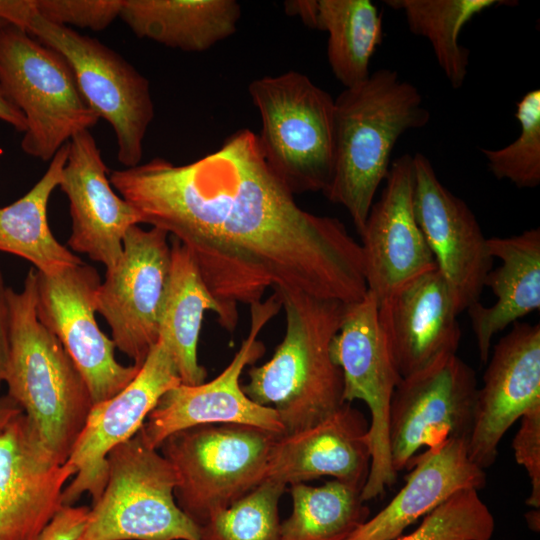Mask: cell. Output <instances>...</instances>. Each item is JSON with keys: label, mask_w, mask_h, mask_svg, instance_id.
<instances>
[{"label": "cell", "mask_w": 540, "mask_h": 540, "mask_svg": "<svg viewBox=\"0 0 540 540\" xmlns=\"http://www.w3.org/2000/svg\"><path fill=\"white\" fill-rule=\"evenodd\" d=\"M343 377L346 403L362 400L369 408L370 470L361 491L367 502L382 496L397 478L388 444L389 407L401 380L381 327L378 301L367 290L358 301L346 304L340 327L330 346Z\"/></svg>", "instance_id": "obj_10"}, {"label": "cell", "mask_w": 540, "mask_h": 540, "mask_svg": "<svg viewBox=\"0 0 540 540\" xmlns=\"http://www.w3.org/2000/svg\"><path fill=\"white\" fill-rule=\"evenodd\" d=\"M410 468L396 496L346 540H394L455 493L479 491L486 484L484 469L470 459L464 439L450 438L425 449L412 460Z\"/></svg>", "instance_id": "obj_23"}, {"label": "cell", "mask_w": 540, "mask_h": 540, "mask_svg": "<svg viewBox=\"0 0 540 540\" xmlns=\"http://www.w3.org/2000/svg\"><path fill=\"white\" fill-rule=\"evenodd\" d=\"M287 14L328 34L327 58L335 78L345 87L365 81L371 58L383 41V20L370 0H294Z\"/></svg>", "instance_id": "obj_27"}, {"label": "cell", "mask_w": 540, "mask_h": 540, "mask_svg": "<svg viewBox=\"0 0 540 540\" xmlns=\"http://www.w3.org/2000/svg\"><path fill=\"white\" fill-rule=\"evenodd\" d=\"M119 17L141 39L185 52H203L237 30L235 0H123Z\"/></svg>", "instance_id": "obj_26"}, {"label": "cell", "mask_w": 540, "mask_h": 540, "mask_svg": "<svg viewBox=\"0 0 540 540\" xmlns=\"http://www.w3.org/2000/svg\"><path fill=\"white\" fill-rule=\"evenodd\" d=\"M5 23H6V22L0 20V26H2V25L5 24Z\"/></svg>", "instance_id": "obj_42"}, {"label": "cell", "mask_w": 540, "mask_h": 540, "mask_svg": "<svg viewBox=\"0 0 540 540\" xmlns=\"http://www.w3.org/2000/svg\"><path fill=\"white\" fill-rule=\"evenodd\" d=\"M379 321L401 376L457 354L461 331L453 294L436 268L378 303Z\"/></svg>", "instance_id": "obj_21"}, {"label": "cell", "mask_w": 540, "mask_h": 540, "mask_svg": "<svg viewBox=\"0 0 540 540\" xmlns=\"http://www.w3.org/2000/svg\"><path fill=\"white\" fill-rule=\"evenodd\" d=\"M488 359L478 388L467 440L470 459L480 468L494 464L508 429L540 404V325L515 322Z\"/></svg>", "instance_id": "obj_19"}, {"label": "cell", "mask_w": 540, "mask_h": 540, "mask_svg": "<svg viewBox=\"0 0 540 540\" xmlns=\"http://www.w3.org/2000/svg\"><path fill=\"white\" fill-rule=\"evenodd\" d=\"M478 490L464 489L423 517L411 533L394 540H490L495 519Z\"/></svg>", "instance_id": "obj_33"}, {"label": "cell", "mask_w": 540, "mask_h": 540, "mask_svg": "<svg viewBox=\"0 0 540 540\" xmlns=\"http://www.w3.org/2000/svg\"><path fill=\"white\" fill-rule=\"evenodd\" d=\"M512 448L516 462L528 474L531 492L526 504L540 508V404L532 407L520 418Z\"/></svg>", "instance_id": "obj_35"}, {"label": "cell", "mask_w": 540, "mask_h": 540, "mask_svg": "<svg viewBox=\"0 0 540 540\" xmlns=\"http://www.w3.org/2000/svg\"><path fill=\"white\" fill-rule=\"evenodd\" d=\"M58 187L69 201L72 232L69 247L113 267L123 251L127 230L141 224L135 209L114 191L109 170L89 130L68 142V156Z\"/></svg>", "instance_id": "obj_20"}, {"label": "cell", "mask_w": 540, "mask_h": 540, "mask_svg": "<svg viewBox=\"0 0 540 540\" xmlns=\"http://www.w3.org/2000/svg\"><path fill=\"white\" fill-rule=\"evenodd\" d=\"M487 247L490 256L501 262L484 282L496 300L491 306L478 301L466 310L483 363L497 333L540 308V229L487 238Z\"/></svg>", "instance_id": "obj_24"}, {"label": "cell", "mask_w": 540, "mask_h": 540, "mask_svg": "<svg viewBox=\"0 0 540 540\" xmlns=\"http://www.w3.org/2000/svg\"><path fill=\"white\" fill-rule=\"evenodd\" d=\"M278 295L286 316L284 338L269 361L248 370L242 389L255 403L273 408L284 434H291L346 403L342 372L330 352L346 303L304 293Z\"/></svg>", "instance_id": "obj_3"}, {"label": "cell", "mask_w": 540, "mask_h": 540, "mask_svg": "<svg viewBox=\"0 0 540 540\" xmlns=\"http://www.w3.org/2000/svg\"><path fill=\"white\" fill-rule=\"evenodd\" d=\"M37 270L21 291L8 288L9 395L60 464L70 457L93 406L89 388L59 339L36 312Z\"/></svg>", "instance_id": "obj_4"}, {"label": "cell", "mask_w": 540, "mask_h": 540, "mask_svg": "<svg viewBox=\"0 0 540 540\" xmlns=\"http://www.w3.org/2000/svg\"><path fill=\"white\" fill-rule=\"evenodd\" d=\"M412 159L416 221L460 314L479 301L494 259L466 202L440 182L424 154Z\"/></svg>", "instance_id": "obj_16"}, {"label": "cell", "mask_w": 540, "mask_h": 540, "mask_svg": "<svg viewBox=\"0 0 540 540\" xmlns=\"http://www.w3.org/2000/svg\"><path fill=\"white\" fill-rule=\"evenodd\" d=\"M525 520L528 528L534 532H538L540 528V511L533 509L525 514Z\"/></svg>", "instance_id": "obj_41"}, {"label": "cell", "mask_w": 540, "mask_h": 540, "mask_svg": "<svg viewBox=\"0 0 540 540\" xmlns=\"http://www.w3.org/2000/svg\"><path fill=\"white\" fill-rule=\"evenodd\" d=\"M23 410L9 395L0 397V428Z\"/></svg>", "instance_id": "obj_40"}, {"label": "cell", "mask_w": 540, "mask_h": 540, "mask_svg": "<svg viewBox=\"0 0 540 540\" xmlns=\"http://www.w3.org/2000/svg\"><path fill=\"white\" fill-rule=\"evenodd\" d=\"M292 512L280 540H346L368 518L361 491L337 480L321 486L291 485Z\"/></svg>", "instance_id": "obj_29"}, {"label": "cell", "mask_w": 540, "mask_h": 540, "mask_svg": "<svg viewBox=\"0 0 540 540\" xmlns=\"http://www.w3.org/2000/svg\"><path fill=\"white\" fill-rule=\"evenodd\" d=\"M114 190L141 223L177 239L233 315L267 289L346 304L367 292L361 245L337 218L302 209L241 129L184 165L156 157L113 170Z\"/></svg>", "instance_id": "obj_1"}, {"label": "cell", "mask_w": 540, "mask_h": 540, "mask_svg": "<svg viewBox=\"0 0 540 540\" xmlns=\"http://www.w3.org/2000/svg\"><path fill=\"white\" fill-rule=\"evenodd\" d=\"M0 120L13 126L19 132H25L27 124L24 115L0 90Z\"/></svg>", "instance_id": "obj_39"}, {"label": "cell", "mask_w": 540, "mask_h": 540, "mask_svg": "<svg viewBox=\"0 0 540 540\" xmlns=\"http://www.w3.org/2000/svg\"><path fill=\"white\" fill-rule=\"evenodd\" d=\"M26 32L69 64L87 105L111 125L118 161L125 168L139 165L143 141L154 118L148 79L104 43L71 27L51 23L37 11Z\"/></svg>", "instance_id": "obj_9"}, {"label": "cell", "mask_w": 540, "mask_h": 540, "mask_svg": "<svg viewBox=\"0 0 540 540\" xmlns=\"http://www.w3.org/2000/svg\"><path fill=\"white\" fill-rule=\"evenodd\" d=\"M286 487L263 481L200 526V540H280L278 506Z\"/></svg>", "instance_id": "obj_31"}, {"label": "cell", "mask_w": 540, "mask_h": 540, "mask_svg": "<svg viewBox=\"0 0 540 540\" xmlns=\"http://www.w3.org/2000/svg\"><path fill=\"white\" fill-rule=\"evenodd\" d=\"M279 435L243 424L199 425L168 436L159 449L178 483L175 499L198 527L264 481Z\"/></svg>", "instance_id": "obj_7"}, {"label": "cell", "mask_w": 540, "mask_h": 540, "mask_svg": "<svg viewBox=\"0 0 540 540\" xmlns=\"http://www.w3.org/2000/svg\"><path fill=\"white\" fill-rule=\"evenodd\" d=\"M35 13V0H0V20L23 31Z\"/></svg>", "instance_id": "obj_38"}, {"label": "cell", "mask_w": 540, "mask_h": 540, "mask_svg": "<svg viewBox=\"0 0 540 540\" xmlns=\"http://www.w3.org/2000/svg\"><path fill=\"white\" fill-rule=\"evenodd\" d=\"M0 90L25 117L22 150L42 161L99 120L66 60L7 23L0 26Z\"/></svg>", "instance_id": "obj_8"}, {"label": "cell", "mask_w": 540, "mask_h": 540, "mask_svg": "<svg viewBox=\"0 0 540 540\" xmlns=\"http://www.w3.org/2000/svg\"><path fill=\"white\" fill-rule=\"evenodd\" d=\"M275 292L265 301L250 305V329L229 365L213 380L197 385L179 384L167 391L147 416L142 430L148 444L159 449L164 440L180 430L216 424H243L278 435L284 427L276 411L255 403L240 385L242 372L264 352L258 335L280 311Z\"/></svg>", "instance_id": "obj_12"}, {"label": "cell", "mask_w": 540, "mask_h": 540, "mask_svg": "<svg viewBox=\"0 0 540 540\" xmlns=\"http://www.w3.org/2000/svg\"><path fill=\"white\" fill-rule=\"evenodd\" d=\"M76 468L60 464L22 412L0 428V540H35L64 505Z\"/></svg>", "instance_id": "obj_17"}, {"label": "cell", "mask_w": 540, "mask_h": 540, "mask_svg": "<svg viewBox=\"0 0 540 540\" xmlns=\"http://www.w3.org/2000/svg\"><path fill=\"white\" fill-rule=\"evenodd\" d=\"M107 481L78 540H200L175 499L177 474L142 428L107 456Z\"/></svg>", "instance_id": "obj_6"}, {"label": "cell", "mask_w": 540, "mask_h": 540, "mask_svg": "<svg viewBox=\"0 0 540 540\" xmlns=\"http://www.w3.org/2000/svg\"><path fill=\"white\" fill-rule=\"evenodd\" d=\"M100 283L96 269L84 262L53 275L37 271V316L80 371L93 405L118 394L140 369L116 360L113 340L97 324L95 293Z\"/></svg>", "instance_id": "obj_14"}, {"label": "cell", "mask_w": 540, "mask_h": 540, "mask_svg": "<svg viewBox=\"0 0 540 540\" xmlns=\"http://www.w3.org/2000/svg\"><path fill=\"white\" fill-rule=\"evenodd\" d=\"M207 311L215 313L226 330L234 331L238 316L213 296L189 250L172 238L158 341L168 349L185 385L201 384L207 377V370L200 365L197 355L202 320Z\"/></svg>", "instance_id": "obj_25"}, {"label": "cell", "mask_w": 540, "mask_h": 540, "mask_svg": "<svg viewBox=\"0 0 540 540\" xmlns=\"http://www.w3.org/2000/svg\"><path fill=\"white\" fill-rule=\"evenodd\" d=\"M263 157L293 193L327 189L334 165V99L297 71L253 80Z\"/></svg>", "instance_id": "obj_5"}, {"label": "cell", "mask_w": 540, "mask_h": 540, "mask_svg": "<svg viewBox=\"0 0 540 540\" xmlns=\"http://www.w3.org/2000/svg\"><path fill=\"white\" fill-rule=\"evenodd\" d=\"M168 237L156 227H130L120 259L106 269L95 293L96 312L110 326L115 347L138 367L159 339L170 270Z\"/></svg>", "instance_id": "obj_13"}, {"label": "cell", "mask_w": 540, "mask_h": 540, "mask_svg": "<svg viewBox=\"0 0 540 540\" xmlns=\"http://www.w3.org/2000/svg\"><path fill=\"white\" fill-rule=\"evenodd\" d=\"M67 156L68 143L57 151L44 175L24 196L0 208V251L27 260L46 275L83 263L56 240L47 218L48 201L59 185Z\"/></svg>", "instance_id": "obj_28"}, {"label": "cell", "mask_w": 540, "mask_h": 540, "mask_svg": "<svg viewBox=\"0 0 540 540\" xmlns=\"http://www.w3.org/2000/svg\"><path fill=\"white\" fill-rule=\"evenodd\" d=\"M88 506L63 505L35 540H78L87 524Z\"/></svg>", "instance_id": "obj_36"}, {"label": "cell", "mask_w": 540, "mask_h": 540, "mask_svg": "<svg viewBox=\"0 0 540 540\" xmlns=\"http://www.w3.org/2000/svg\"><path fill=\"white\" fill-rule=\"evenodd\" d=\"M405 16L409 30L426 38L440 69L453 88L464 84L469 50L459 42L462 28L474 16L506 1L498 0H386Z\"/></svg>", "instance_id": "obj_30"}, {"label": "cell", "mask_w": 540, "mask_h": 540, "mask_svg": "<svg viewBox=\"0 0 540 540\" xmlns=\"http://www.w3.org/2000/svg\"><path fill=\"white\" fill-rule=\"evenodd\" d=\"M474 370L457 354L401 378L390 401L388 444L398 473L418 451L447 439L468 440L477 395Z\"/></svg>", "instance_id": "obj_11"}, {"label": "cell", "mask_w": 540, "mask_h": 540, "mask_svg": "<svg viewBox=\"0 0 540 540\" xmlns=\"http://www.w3.org/2000/svg\"><path fill=\"white\" fill-rule=\"evenodd\" d=\"M429 120L417 87L387 68L334 99V165L324 194L347 210L359 234L388 176L396 142Z\"/></svg>", "instance_id": "obj_2"}, {"label": "cell", "mask_w": 540, "mask_h": 540, "mask_svg": "<svg viewBox=\"0 0 540 540\" xmlns=\"http://www.w3.org/2000/svg\"><path fill=\"white\" fill-rule=\"evenodd\" d=\"M518 137L499 149L480 148L495 178L506 179L518 188L540 184V90L526 92L516 103Z\"/></svg>", "instance_id": "obj_32"}, {"label": "cell", "mask_w": 540, "mask_h": 540, "mask_svg": "<svg viewBox=\"0 0 540 540\" xmlns=\"http://www.w3.org/2000/svg\"><path fill=\"white\" fill-rule=\"evenodd\" d=\"M8 288L0 268V389L5 380L10 347V310Z\"/></svg>", "instance_id": "obj_37"}, {"label": "cell", "mask_w": 540, "mask_h": 540, "mask_svg": "<svg viewBox=\"0 0 540 540\" xmlns=\"http://www.w3.org/2000/svg\"><path fill=\"white\" fill-rule=\"evenodd\" d=\"M123 0H35L38 15L65 27L102 31L120 15Z\"/></svg>", "instance_id": "obj_34"}, {"label": "cell", "mask_w": 540, "mask_h": 540, "mask_svg": "<svg viewBox=\"0 0 540 540\" xmlns=\"http://www.w3.org/2000/svg\"><path fill=\"white\" fill-rule=\"evenodd\" d=\"M179 384L172 356L158 341L123 390L92 406L67 460L76 474L63 491L64 505L75 504L84 493L91 496L92 503L100 497L107 481L109 452L131 439L160 398Z\"/></svg>", "instance_id": "obj_15"}, {"label": "cell", "mask_w": 540, "mask_h": 540, "mask_svg": "<svg viewBox=\"0 0 540 540\" xmlns=\"http://www.w3.org/2000/svg\"><path fill=\"white\" fill-rule=\"evenodd\" d=\"M350 404L345 403L311 427L279 435L269 455L264 481L291 486L330 476L362 491L371 464L369 423Z\"/></svg>", "instance_id": "obj_22"}, {"label": "cell", "mask_w": 540, "mask_h": 540, "mask_svg": "<svg viewBox=\"0 0 540 540\" xmlns=\"http://www.w3.org/2000/svg\"><path fill=\"white\" fill-rule=\"evenodd\" d=\"M385 182L360 233L367 290L378 303L412 279L437 268L414 213L410 154L392 162Z\"/></svg>", "instance_id": "obj_18"}]
</instances>
